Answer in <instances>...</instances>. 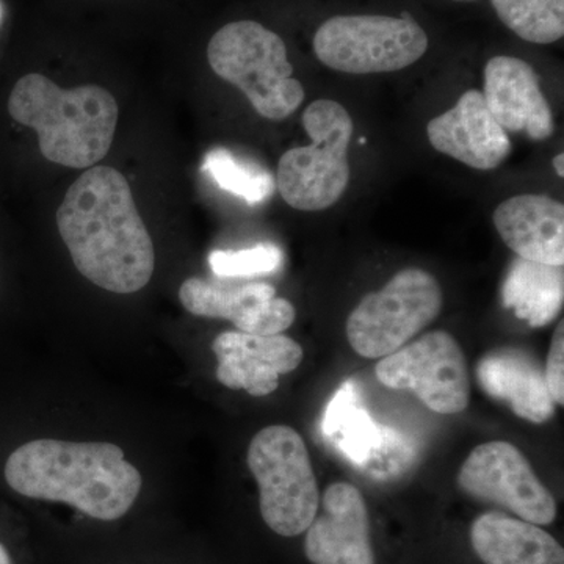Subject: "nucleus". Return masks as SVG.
Wrapping results in <instances>:
<instances>
[{"label":"nucleus","mask_w":564,"mask_h":564,"mask_svg":"<svg viewBox=\"0 0 564 564\" xmlns=\"http://www.w3.org/2000/svg\"><path fill=\"white\" fill-rule=\"evenodd\" d=\"M182 306L196 317L225 318L239 332L273 336L291 328L296 311L289 300L276 296L267 282L221 285L188 278L180 288Z\"/></svg>","instance_id":"nucleus-11"},{"label":"nucleus","mask_w":564,"mask_h":564,"mask_svg":"<svg viewBox=\"0 0 564 564\" xmlns=\"http://www.w3.org/2000/svg\"><path fill=\"white\" fill-rule=\"evenodd\" d=\"M554 169H555L556 174H558L560 177L564 176V154H563V152H560L558 155H555Z\"/></svg>","instance_id":"nucleus-25"},{"label":"nucleus","mask_w":564,"mask_h":564,"mask_svg":"<svg viewBox=\"0 0 564 564\" xmlns=\"http://www.w3.org/2000/svg\"><path fill=\"white\" fill-rule=\"evenodd\" d=\"M57 226L74 265L113 293L147 288L155 269L154 245L124 174L91 166L66 192Z\"/></svg>","instance_id":"nucleus-1"},{"label":"nucleus","mask_w":564,"mask_h":564,"mask_svg":"<svg viewBox=\"0 0 564 564\" xmlns=\"http://www.w3.org/2000/svg\"><path fill=\"white\" fill-rule=\"evenodd\" d=\"M321 507L306 530L307 560L313 564H375L369 510L361 491L339 481L326 488Z\"/></svg>","instance_id":"nucleus-13"},{"label":"nucleus","mask_w":564,"mask_h":564,"mask_svg":"<svg viewBox=\"0 0 564 564\" xmlns=\"http://www.w3.org/2000/svg\"><path fill=\"white\" fill-rule=\"evenodd\" d=\"M322 430L333 437L337 447L351 463L366 466L386 445V430L373 422L358 402V393L351 381L343 384L326 408Z\"/></svg>","instance_id":"nucleus-20"},{"label":"nucleus","mask_w":564,"mask_h":564,"mask_svg":"<svg viewBox=\"0 0 564 564\" xmlns=\"http://www.w3.org/2000/svg\"><path fill=\"white\" fill-rule=\"evenodd\" d=\"M426 132L434 150L481 172L499 169L511 154L510 137L480 90L464 93L454 109L429 122Z\"/></svg>","instance_id":"nucleus-14"},{"label":"nucleus","mask_w":564,"mask_h":564,"mask_svg":"<svg viewBox=\"0 0 564 564\" xmlns=\"http://www.w3.org/2000/svg\"><path fill=\"white\" fill-rule=\"evenodd\" d=\"M6 480L31 499L62 502L98 521H117L135 503L143 478L110 443L36 440L6 464Z\"/></svg>","instance_id":"nucleus-2"},{"label":"nucleus","mask_w":564,"mask_h":564,"mask_svg":"<svg viewBox=\"0 0 564 564\" xmlns=\"http://www.w3.org/2000/svg\"><path fill=\"white\" fill-rule=\"evenodd\" d=\"M499 20L534 44H552L564 35V0H491Z\"/></svg>","instance_id":"nucleus-22"},{"label":"nucleus","mask_w":564,"mask_h":564,"mask_svg":"<svg viewBox=\"0 0 564 564\" xmlns=\"http://www.w3.org/2000/svg\"><path fill=\"white\" fill-rule=\"evenodd\" d=\"M481 93L486 106L505 131L525 133L534 141L554 135V113L529 63L507 55L491 58L485 68V90Z\"/></svg>","instance_id":"nucleus-15"},{"label":"nucleus","mask_w":564,"mask_h":564,"mask_svg":"<svg viewBox=\"0 0 564 564\" xmlns=\"http://www.w3.org/2000/svg\"><path fill=\"white\" fill-rule=\"evenodd\" d=\"M210 68L236 85L261 117L282 121L304 101L302 82L293 77L280 35L254 21L226 24L207 46Z\"/></svg>","instance_id":"nucleus-4"},{"label":"nucleus","mask_w":564,"mask_h":564,"mask_svg":"<svg viewBox=\"0 0 564 564\" xmlns=\"http://www.w3.org/2000/svg\"><path fill=\"white\" fill-rule=\"evenodd\" d=\"M9 113L39 135L41 154L68 169H91L109 154L118 104L99 85L58 87L43 74H28L13 87Z\"/></svg>","instance_id":"nucleus-3"},{"label":"nucleus","mask_w":564,"mask_h":564,"mask_svg":"<svg viewBox=\"0 0 564 564\" xmlns=\"http://www.w3.org/2000/svg\"><path fill=\"white\" fill-rule=\"evenodd\" d=\"M544 380L549 393L556 406L564 404V323L560 321L554 336H552L551 348H549L547 361L544 367Z\"/></svg>","instance_id":"nucleus-24"},{"label":"nucleus","mask_w":564,"mask_h":564,"mask_svg":"<svg viewBox=\"0 0 564 564\" xmlns=\"http://www.w3.org/2000/svg\"><path fill=\"white\" fill-rule=\"evenodd\" d=\"M480 388L494 400L510 404L527 422L545 423L555 415L544 369L534 356L518 348H500L485 355L477 366Z\"/></svg>","instance_id":"nucleus-17"},{"label":"nucleus","mask_w":564,"mask_h":564,"mask_svg":"<svg viewBox=\"0 0 564 564\" xmlns=\"http://www.w3.org/2000/svg\"><path fill=\"white\" fill-rule=\"evenodd\" d=\"M284 254L278 245L265 242L237 251L215 250L209 254L212 272L220 278H250L276 272Z\"/></svg>","instance_id":"nucleus-23"},{"label":"nucleus","mask_w":564,"mask_h":564,"mask_svg":"<svg viewBox=\"0 0 564 564\" xmlns=\"http://www.w3.org/2000/svg\"><path fill=\"white\" fill-rule=\"evenodd\" d=\"M212 351L218 359L217 380L252 397L276 391L282 375L299 369L304 358L302 345L284 334L225 332L215 337Z\"/></svg>","instance_id":"nucleus-12"},{"label":"nucleus","mask_w":564,"mask_h":564,"mask_svg":"<svg viewBox=\"0 0 564 564\" xmlns=\"http://www.w3.org/2000/svg\"><path fill=\"white\" fill-rule=\"evenodd\" d=\"M505 307L532 328H543L562 313L564 303L563 265L514 259L502 285Z\"/></svg>","instance_id":"nucleus-19"},{"label":"nucleus","mask_w":564,"mask_h":564,"mask_svg":"<svg viewBox=\"0 0 564 564\" xmlns=\"http://www.w3.org/2000/svg\"><path fill=\"white\" fill-rule=\"evenodd\" d=\"M505 245L525 261L564 265V206L545 195H518L494 210Z\"/></svg>","instance_id":"nucleus-16"},{"label":"nucleus","mask_w":564,"mask_h":564,"mask_svg":"<svg viewBox=\"0 0 564 564\" xmlns=\"http://www.w3.org/2000/svg\"><path fill=\"white\" fill-rule=\"evenodd\" d=\"M307 147L292 148L278 165L276 187L296 210L318 212L334 206L350 181L348 147L355 124L350 113L333 99H317L303 113Z\"/></svg>","instance_id":"nucleus-5"},{"label":"nucleus","mask_w":564,"mask_h":564,"mask_svg":"<svg viewBox=\"0 0 564 564\" xmlns=\"http://www.w3.org/2000/svg\"><path fill=\"white\" fill-rule=\"evenodd\" d=\"M456 480L474 499L500 505L530 524L549 525L555 521V497L541 484L525 455L507 441H489L475 447Z\"/></svg>","instance_id":"nucleus-10"},{"label":"nucleus","mask_w":564,"mask_h":564,"mask_svg":"<svg viewBox=\"0 0 564 564\" xmlns=\"http://www.w3.org/2000/svg\"><path fill=\"white\" fill-rule=\"evenodd\" d=\"M429 36L411 18L334 17L315 33L323 65L347 74H383L408 68L429 50Z\"/></svg>","instance_id":"nucleus-8"},{"label":"nucleus","mask_w":564,"mask_h":564,"mask_svg":"<svg viewBox=\"0 0 564 564\" xmlns=\"http://www.w3.org/2000/svg\"><path fill=\"white\" fill-rule=\"evenodd\" d=\"M0 564H11L9 552L2 544H0Z\"/></svg>","instance_id":"nucleus-26"},{"label":"nucleus","mask_w":564,"mask_h":564,"mask_svg":"<svg viewBox=\"0 0 564 564\" xmlns=\"http://www.w3.org/2000/svg\"><path fill=\"white\" fill-rule=\"evenodd\" d=\"M3 14H6V11H3V3L2 0H0V25H2Z\"/></svg>","instance_id":"nucleus-27"},{"label":"nucleus","mask_w":564,"mask_h":564,"mask_svg":"<svg viewBox=\"0 0 564 564\" xmlns=\"http://www.w3.org/2000/svg\"><path fill=\"white\" fill-rule=\"evenodd\" d=\"M456 2H475V0H456Z\"/></svg>","instance_id":"nucleus-28"},{"label":"nucleus","mask_w":564,"mask_h":564,"mask_svg":"<svg viewBox=\"0 0 564 564\" xmlns=\"http://www.w3.org/2000/svg\"><path fill=\"white\" fill-rule=\"evenodd\" d=\"M443 306V288L432 273L404 269L381 291L364 296L348 315V343L362 358H386L432 325Z\"/></svg>","instance_id":"nucleus-7"},{"label":"nucleus","mask_w":564,"mask_h":564,"mask_svg":"<svg viewBox=\"0 0 564 564\" xmlns=\"http://www.w3.org/2000/svg\"><path fill=\"white\" fill-rule=\"evenodd\" d=\"M247 463L265 524L285 538L306 532L321 508V494L303 437L288 425L265 426L252 437Z\"/></svg>","instance_id":"nucleus-6"},{"label":"nucleus","mask_w":564,"mask_h":564,"mask_svg":"<svg viewBox=\"0 0 564 564\" xmlns=\"http://www.w3.org/2000/svg\"><path fill=\"white\" fill-rule=\"evenodd\" d=\"M203 173H206L221 191L254 204L272 198L276 180L269 170L254 162L242 161L225 148H215L204 155Z\"/></svg>","instance_id":"nucleus-21"},{"label":"nucleus","mask_w":564,"mask_h":564,"mask_svg":"<svg viewBox=\"0 0 564 564\" xmlns=\"http://www.w3.org/2000/svg\"><path fill=\"white\" fill-rule=\"evenodd\" d=\"M378 381L393 391L413 392L437 414H459L470 400V378L462 345L452 334L436 329L381 358Z\"/></svg>","instance_id":"nucleus-9"},{"label":"nucleus","mask_w":564,"mask_h":564,"mask_svg":"<svg viewBox=\"0 0 564 564\" xmlns=\"http://www.w3.org/2000/svg\"><path fill=\"white\" fill-rule=\"evenodd\" d=\"M470 543L485 564H564L563 547L552 534L502 513L478 516Z\"/></svg>","instance_id":"nucleus-18"}]
</instances>
